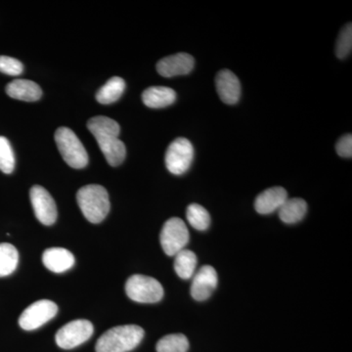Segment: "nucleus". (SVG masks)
Returning <instances> with one entry per match:
<instances>
[{
  "label": "nucleus",
  "mask_w": 352,
  "mask_h": 352,
  "mask_svg": "<svg viewBox=\"0 0 352 352\" xmlns=\"http://www.w3.org/2000/svg\"><path fill=\"white\" fill-rule=\"evenodd\" d=\"M338 155L342 157H352V135L346 134L339 139L336 145Z\"/></svg>",
  "instance_id": "27"
},
{
  "label": "nucleus",
  "mask_w": 352,
  "mask_h": 352,
  "mask_svg": "<svg viewBox=\"0 0 352 352\" xmlns=\"http://www.w3.org/2000/svg\"><path fill=\"white\" fill-rule=\"evenodd\" d=\"M91 322L80 319L69 322L58 331L55 340L57 346L63 349H72L85 344L94 335Z\"/></svg>",
  "instance_id": "8"
},
{
  "label": "nucleus",
  "mask_w": 352,
  "mask_h": 352,
  "mask_svg": "<svg viewBox=\"0 0 352 352\" xmlns=\"http://www.w3.org/2000/svg\"><path fill=\"white\" fill-rule=\"evenodd\" d=\"M15 168V155L8 139L0 136V170L10 175Z\"/></svg>",
  "instance_id": "24"
},
{
  "label": "nucleus",
  "mask_w": 352,
  "mask_h": 352,
  "mask_svg": "<svg viewBox=\"0 0 352 352\" xmlns=\"http://www.w3.org/2000/svg\"><path fill=\"white\" fill-rule=\"evenodd\" d=\"M194 58L187 53H177L171 56L164 57L157 64V71L164 78L188 75L194 68Z\"/></svg>",
  "instance_id": "12"
},
{
  "label": "nucleus",
  "mask_w": 352,
  "mask_h": 352,
  "mask_svg": "<svg viewBox=\"0 0 352 352\" xmlns=\"http://www.w3.org/2000/svg\"><path fill=\"white\" fill-rule=\"evenodd\" d=\"M288 200V193L283 187H272L261 192L254 201V208L261 214H270L279 210Z\"/></svg>",
  "instance_id": "14"
},
{
  "label": "nucleus",
  "mask_w": 352,
  "mask_h": 352,
  "mask_svg": "<svg viewBox=\"0 0 352 352\" xmlns=\"http://www.w3.org/2000/svg\"><path fill=\"white\" fill-rule=\"evenodd\" d=\"M307 212V201L300 198L288 199L279 208V217L284 223L295 224L303 219Z\"/></svg>",
  "instance_id": "18"
},
{
  "label": "nucleus",
  "mask_w": 352,
  "mask_h": 352,
  "mask_svg": "<svg viewBox=\"0 0 352 352\" xmlns=\"http://www.w3.org/2000/svg\"><path fill=\"white\" fill-rule=\"evenodd\" d=\"M87 127L98 142L102 153L110 166L122 164L126 156V145L120 140V124L107 117L92 118L88 120Z\"/></svg>",
  "instance_id": "1"
},
{
  "label": "nucleus",
  "mask_w": 352,
  "mask_h": 352,
  "mask_svg": "<svg viewBox=\"0 0 352 352\" xmlns=\"http://www.w3.org/2000/svg\"><path fill=\"white\" fill-rule=\"evenodd\" d=\"M24 71V66L19 60L8 56H0V72L8 76H19Z\"/></svg>",
  "instance_id": "26"
},
{
  "label": "nucleus",
  "mask_w": 352,
  "mask_h": 352,
  "mask_svg": "<svg viewBox=\"0 0 352 352\" xmlns=\"http://www.w3.org/2000/svg\"><path fill=\"white\" fill-rule=\"evenodd\" d=\"M175 100V91L170 87H152L147 88L142 94L143 103L152 109L168 107Z\"/></svg>",
  "instance_id": "17"
},
{
  "label": "nucleus",
  "mask_w": 352,
  "mask_h": 352,
  "mask_svg": "<svg viewBox=\"0 0 352 352\" xmlns=\"http://www.w3.org/2000/svg\"><path fill=\"white\" fill-rule=\"evenodd\" d=\"M352 48V25L351 23L347 24L344 29L340 31L338 36L337 44H336V54L342 59L347 55L351 54Z\"/></svg>",
  "instance_id": "25"
},
{
  "label": "nucleus",
  "mask_w": 352,
  "mask_h": 352,
  "mask_svg": "<svg viewBox=\"0 0 352 352\" xmlns=\"http://www.w3.org/2000/svg\"><path fill=\"white\" fill-rule=\"evenodd\" d=\"M189 230L186 224L178 217H171L164 224L160 235L162 248L166 254L175 256L188 244Z\"/></svg>",
  "instance_id": "6"
},
{
  "label": "nucleus",
  "mask_w": 352,
  "mask_h": 352,
  "mask_svg": "<svg viewBox=\"0 0 352 352\" xmlns=\"http://www.w3.org/2000/svg\"><path fill=\"white\" fill-rule=\"evenodd\" d=\"M56 303L48 300H38L25 308L19 318L20 327L25 331L36 330L54 318L57 314Z\"/></svg>",
  "instance_id": "9"
},
{
  "label": "nucleus",
  "mask_w": 352,
  "mask_h": 352,
  "mask_svg": "<svg viewBox=\"0 0 352 352\" xmlns=\"http://www.w3.org/2000/svg\"><path fill=\"white\" fill-rule=\"evenodd\" d=\"M217 273L210 265H205L196 273L191 285V295L194 300L204 302L212 295L217 289Z\"/></svg>",
  "instance_id": "11"
},
{
  "label": "nucleus",
  "mask_w": 352,
  "mask_h": 352,
  "mask_svg": "<svg viewBox=\"0 0 352 352\" xmlns=\"http://www.w3.org/2000/svg\"><path fill=\"white\" fill-rule=\"evenodd\" d=\"M186 217L189 223L196 230L205 231L210 227V214L205 208L198 204H192L187 208Z\"/></svg>",
  "instance_id": "23"
},
{
  "label": "nucleus",
  "mask_w": 352,
  "mask_h": 352,
  "mask_svg": "<svg viewBox=\"0 0 352 352\" xmlns=\"http://www.w3.org/2000/svg\"><path fill=\"white\" fill-rule=\"evenodd\" d=\"M32 208L39 222L44 226H52L57 219V207L54 199L47 190L34 185L30 192Z\"/></svg>",
  "instance_id": "10"
},
{
  "label": "nucleus",
  "mask_w": 352,
  "mask_h": 352,
  "mask_svg": "<svg viewBox=\"0 0 352 352\" xmlns=\"http://www.w3.org/2000/svg\"><path fill=\"white\" fill-rule=\"evenodd\" d=\"M175 256V270L178 277L184 280L192 278L195 273L197 263H198L195 252L184 249L176 254Z\"/></svg>",
  "instance_id": "20"
},
{
  "label": "nucleus",
  "mask_w": 352,
  "mask_h": 352,
  "mask_svg": "<svg viewBox=\"0 0 352 352\" xmlns=\"http://www.w3.org/2000/svg\"><path fill=\"white\" fill-rule=\"evenodd\" d=\"M6 94L13 99L25 102L38 101L43 96V90L32 80H16L6 87Z\"/></svg>",
  "instance_id": "16"
},
{
  "label": "nucleus",
  "mask_w": 352,
  "mask_h": 352,
  "mask_svg": "<svg viewBox=\"0 0 352 352\" xmlns=\"http://www.w3.org/2000/svg\"><path fill=\"white\" fill-rule=\"evenodd\" d=\"M144 330L138 325L117 326L99 338L96 352H129L140 344Z\"/></svg>",
  "instance_id": "2"
},
{
  "label": "nucleus",
  "mask_w": 352,
  "mask_h": 352,
  "mask_svg": "<svg viewBox=\"0 0 352 352\" xmlns=\"http://www.w3.org/2000/svg\"><path fill=\"white\" fill-rule=\"evenodd\" d=\"M194 159V148L188 139H175L168 146L166 153V166L175 175H184L188 171Z\"/></svg>",
  "instance_id": "7"
},
{
  "label": "nucleus",
  "mask_w": 352,
  "mask_h": 352,
  "mask_svg": "<svg viewBox=\"0 0 352 352\" xmlns=\"http://www.w3.org/2000/svg\"><path fill=\"white\" fill-rule=\"evenodd\" d=\"M126 293L133 302L156 303L163 298L164 288L155 278L133 275L127 279Z\"/></svg>",
  "instance_id": "5"
},
{
  "label": "nucleus",
  "mask_w": 352,
  "mask_h": 352,
  "mask_svg": "<svg viewBox=\"0 0 352 352\" xmlns=\"http://www.w3.org/2000/svg\"><path fill=\"white\" fill-rule=\"evenodd\" d=\"M76 201L85 219L91 223H100L110 212L109 194L101 185L83 186L76 194Z\"/></svg>",
  "instance_id": "3"
},
{
  "label": "nucleus",
  "mask_w": 352,
  "mask_h": 352,
  "mask_svg": "<svg viewBox=\"0 0 352 352\" xmlns=\"http://www.w3.org/2000/svg\"><path fill=\"white\" fill-rule=\"evenodd\" d=\"M156 349L157 352H187L188 339L182 333H171L157 342Z\"/></svg>",
  "instance_id": "22"
},
{
  "label": "nucleus",
  "mask_w": 352,
  "mask_h": 352,
  "mask_svg": "<svg viewBox=\"0 0 352 352\" xmlns=\"http://www.w3.org/2000/svg\"><path fill=\"white\" fill-rule=\"evenodd\" d=\"M124 89H126V82L120 76H113L98 90L96 94L97 101L103 105L112 104L119 100Z\"/></svg>",
  "instance_id": "19"
},
{
  "label": "nucleus",
  "mask_w": 352,
  "mask_h": 352,
  "mask_svg": "<svg viewBox=\"0 0 352 352\" xmlns=\"http://www.w3.org/2000/svg\"><path fill=\"white\" fill-rule=\"evenodd\" d=\"M55 141L64 161L74 168L87 166L88 155L75 132L68 127H60L55 132Z\"/></svg>",
  "instance_id": "4"
},
{
  "label": "nucleus",
  "mask_w": 352,
  "mask_h": 352,
  "mask_svg": "<svg viewBox=\"0 0 352 352\" xmlns=\"http://www.w3.org/2000/svg\"><path fill=\"white\" fill-rule=\"evenodd\" d=\"M215 87L220 99L228 105H234L239 101L241 83L239 78L229 69H222L215 78Z\"/></svg>",
  "instance_id": "13"
},
{
  "label": "nucleus",
  "mask_w": 352,
  "mask_h": 352,
  "mask_svg": "<svg viewBox=\"0 0 352 352\" xmlns=\"http://www.w3.org/2000/svg\"><path fill=\"white\" fill-rule=\"evenodd\" d=\"M19 263V252L8 243L0 244V277L12 274Z\"/></svg>",
  "instance_id": "21"
},
{
  "label": "nucleus",
  "mask_w": 352,
  "mask_h": 352,
  "mask_svg": "<svg viewBox=\"0 0 352 352\" xmlns=\"http://www.w3.org/2000/svg\"><path fill=\"white\" fill-rule=\"evenodd\" d=\"M43 263L48 270L55 273H63L73 267L75 256L64 248H50L44 251Z\"/></svg>",
  "instance_id": "15"
}]
</instances>
